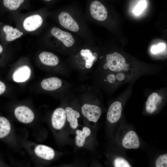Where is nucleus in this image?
Here are the masks:
<instances>
[{
    "label": "nucleus",
    "mask_w": 167,
    "mask_h": 167,
    "mask_svg": "<svg viewBox=\"0 0 167 167\" xmlns=\"http://www.w3.org/2000/svg\"><path fill=\"white\" fill-rule=\"evenodd\" d=\"M11 130V125L9 121L6 117L0 116V139L7 137Z\"/></svg>",
    "instance_id": "a211bd4d"
},
{
    "label": "nucleus",
    "mask_w": 167,
    "mask_h": 167,
    "mask_svg": "<svg viewBox=\"0 0 167 167\" xmlns=\"http://www.w3.org/2000/svg\"><path fill=\"white\" fill-rule=\"evenodd\" d=\"M65 110L66 119L70 123L71 127L72 129H75L78 125L77 118L80 117L79 113L70 107H66Z\"/></svg>",
    "instance_id": "f3484780"
},
{
    "label": "nucleus",
    "mask_w": 167,
    "mask_h": 167,
    "mask_svg": "<svg viewBox=\"0 0 167 167\" xmlns=\"http://www.w3.org/2000/svg\"><path fill=\"white\" fill-rule=\"evenodd\" d=\"M58 18L60 24L65 28L74 32L79 30V28L78 24L67 12L61 13Z\"/></svg>",
    "instance_id": "39448f33"
},
{
    "label": "nucleus",
    "mask_w": 167,
    "mask_h": 167,
    "mask_svg": "<svg viewBox=\"0 0 167 167\" xmlns=\"http://www.w3.org/2000/svg\"><path fill=\"white\" fill-rule=\"evenodd\" d=\"M62 84L59 79L53 77L45 79L41 82V86L44 89L49 91L56 90L60 88Z\"/></svg>",
    "instance_id": "ddd939ff"
},
{
    "label": "nucleus",
    "mask_w": 167,
    "mask_h": 167,
    "mask_svg": "<svg viewBox=\"0 0 167 167\" xmlns=\"http://www.w3.org/2000/svg\"><path fill=\"white\" fill-rule=\"evenodd\" d=\"M42 22L41 17L39 15L35 14L26 18L23 22V26L26 31L32 32L40 27Z\"/></svg>",
    "instance_id": "1a4fd4ad"
},
{
    "label": "nucleus",
    "mask_w": 167,
    "mask_h": 167,
    "mask_svg": "<svg viewBox=\"0 0 167 167\" xmlns=\"http://www.w3.org/2000/svg\"><path fill=\"white\" fill-rule=\"evenodd\" d=\"M34 152L38 157L47 160H50L54 157L55 152L51 148L47 146L39 144L36 146Z\"/></svg>",
    "instance_id": "9b49d317"
},
{
    "label": "nucleus",
    "mask_w": 167,
    "mask_h": 167,
    "mask_svg": "<svg viewBox=\"0 0 167 167\" xmlns=\"http://www.w3.org/2000/svg\"><path fill=\"white\" fill-rule=\"evenodd\" d=\"M90 12L92 17L95 19L102 21L107 16V11L105 6L100 2L94 1L90 6Z\"/></svg>",
    "instance_id": "20e7f679"
},
{
    "label": "nucleus",
    "mask_w": 167,
    "mask_h": 167,
    "mask_svg": "<svg viewBox=\"0 0 167 167\" xmlns=\"http://www.w3.org/2000/svg\"><path fill=\"white\" fill-rule=\"evenodd\" d=\"M106 60V63L104 66L105 69L108 68L110 71L116 72L128 70L129 65L126 63L125 59L118 53L107 54Z\"/></svg>",
    "instance_id": "f257e3e1"
},
{
    "label": "nucleus",
    "mask_w": 167,
    "mask_h": 167,
    "mask_svg": "<svg viewBox=\"0 0 167 167\" xmlns=\"http://www.w3.org/2000/svg\"><path fill=\"white\" fill-rule=\"evenodd\" d=\"M65 109L61 108L56 109L51 117V123L53 127L57 130L61 129L65 124L66 120Z\"/></svg>",
    "instance_id": "0eeeda50"
},
{
    "label": "nucleus",
    "mask_w": 167,
    "mask_h": 167,
    "mask_svg": "<svg viewBox=\"0 0 167 167\" xmlns=\"http://www.w3.org/2000/svg\"><path fill=\"white\" fill-rule=\"evenodd\" d=\"M3 51V48L2 46L0 45V54Z\"/></svg>",
    "instance_id": "c85d7f7f"
},
{
    "label": "nucleus",
    "mask_w": 167,
    "mask_h": 167,
    "mask_svg": "<svg viewBox=\"0 0 167 167\" xmlns=\"http://www.w3.org/2000/svg\"><path fill=\"white\" fill-rule=\"evenodd\" d=\"M122 105L121 103L116 101L112 103L108 110L107 118L111 123H115L120 119L122 114Z\"/></svg>",
    "instance_id": "6e6552de"
},
{
    "label": "nucleus",
    "mask_w": 167,
    "mask_h": 167,
    "mask_svg": "<svg viewBox=\"0 0 167 167\" xmlns=\"http://www.w3.org/2000/svg\"><path fill=\"white\" fill-rule=\"evenodd\" d=\"M165 47V45L164 44L160 43L156 45L153 46L151 48V51L153 54H157L163 51Z\"/></svg>",
    "instance_id": "393cba45"
},
{
    "label": "nucleus",
    "mask_w": 167,
    "mask_h": 167,
    "mask_svg": "<svg viewBox=\"0 0 167 167\" xmlns=\"http://www.w3.org/2000/svg\"><path fill=\"white\" fill-rule=\"evenodd\" d=\"M24 0H3L4 6L10 10H15L24 2Z\"/></svg>",
    "instance_id": "412c9836"
},
{
    "label": "nucleus",
    "mask_w": 167,
    "mask_h": 167,
    "mask_svg": "<svg viewBox=\"0 0 167 167\" xmlns=\"http://www.w3.org/2000/svg\"><path fill=\"white\" fill-rule=\"evenodd\" d=\"M117 79L119 81L123 80L125 78L124 75L121 73L117 74L116 76Z\"/></svg>",
    "instance_id": "cd10ccee"
},
{
    "label": "nucleus",
    "mask_w": 167,
    "mask_h": 167,
    "mask_svg": "<svg viewBox=\"0 0 167 167\" xmlns=\"http://www.w3.org/2000/svg\"><path fill=\"white\" fill-rule=\"evenodd\" d=\"M115 167H131L130 163L125 158L121 156H118L113 161Z\"/></svg>",
    "instance_id": "4be33fe9"
},
{
    "label": "nucleus",
    "mask_w": 167,
    "mask_h": 167,
    "mask_svg": "<svg viewBox=\"0 0 167 167\" xmlns=\"http://www.w3.org/2000/svg\"><path fill=\"white\" fill-rule=\"evenodd\" d=\"M156 167H167V154L160 156L156 161Z\"/></svg>",
    "instance_id": "5701e85b"
},
{
    "label": "nucleus",
    "mask_w": 167,
    "mask_h": 167,
    "mask_svg": "<svg viewBox=\"0 0 167 167\" xmlns=\"http://www.w3.org/2000/svg\"><path fill=\"white\" fill-rule=\"evenodd\" d=\"M122 146L126 149H137L140 143L138 135L134 131H128L124 136L122 141Z\"/></svg>",
    "instance_id": "9d476101"
},
{
    "label": "nucleus",
    "mask_w": 167,
    "mask_h": 167,
    "mask_svg": "<svg viewBox=\"0 0 167 167\" xmlns=\"http://www.w3.org/2000/svg\"><path fill=\"white\" fill-rule=\"evenodd\" d=\"M14 113L16 119L20 122L25 124L31 122L34 118L33 111L28 107L24 106L17 107Z\"/></svg>",
    "instance_id": "7ed1b4c3"
},
{
    "label": "nucleus",
    "mask_w": 167,
    "mask_h": 167,
    "mask_svg": "<svg viewBox=\"0 0 167 167\" xmlns=\"http://www.w3.org/2000/svg\"><path fill=\"white\" fill-rule=\"evenodd\" d=\"M6 87L4 84L0 81V95L5 92Z\"/></svg>",
    "instance_id": "bb28decb"
},
{
    "label": "nucleus",
    "mask_w": 167,
    "mask_h": 167,
    "mask_svg": "<svg viewBox=\"0 0 167 167\" xmlns=\"http://www.w3.org/2000/svg\"><path fill=\"white\" fill-rule=\"evenodd\" d=\"M116 79V76L113 74H109L107 77L108 82L110 83L114 82Z\"/></svg>",
    "instance_id": "a878e982"
},
{
    "label": "nucleus",
    "mask_w": 167,
    "mask_h": 167,
    "mask_svg": "<svg viewBox=\"0 0 167 167\" xmlns=\"http://www.w3.org/2000/svg\"><path fill=\"white\" fill-rule=\"evenodd\" d=\"M162 98L156 92L153 93L148 97L146 103V110L149 113L154 112L156 110L157 105L160 103Z\"/></svg>",
    "instance_id": "4468645a"
},
{
    "label": "nucleus",
    "mask_w": 167,
    "mask_h": 167,
    "mask_svg": "<svg viewBox=\"0 0 167 167\" xmlns=\"http://www.w3.org/2000/svg\"><path fill=\"white\" fill-rule=\"evenodd\" d=\"M3 30L6 34V39L8 41H14L21 37L23 34L17 29L14 28L9 25L4 26Z\"/></svg>",
    "instance_id": "6ab92c4d"
},
{
    "label": "nucleus",
    "mask_w": 167,
    "mask_h": 167,
    "mask_svg": "<svg viewBox=\"0 0 167 167\" xmlns=\"http://www.w3.org/2000/svg\"><path fill=\"white\" fill-rule=\"evenodd\" d=\"M146 2L145 0L140 1L133 11L134 13L137 15L141 14L146 7Z\"/></svg>",
    "instance_id": "b1692460"
},
{
    "label": "nucleus",
    "mask_w": 167,
    "mask_h": 167,
    "mask_svg": "<svg viewBox=\"0 0 167 167\" xmlns=\"http://www.w3.org/2000/svg\"><path fill=\"white\" fill-rule=\"evenodd\" d=\"M46 0V1H50L51 0Z\"/></svg>",
    "instance_id": "c756f323"
},
{
    "label": "nucleus",
    "mask_w": 167,
    "mask_h": 167,
    "mask_svg": "<svg viewBox=\"0 0 167 167\" xmlns=\"http://www.w3.org/2000/svg\"><path fill=\"white\" fill-rule=\"evenodd\" d=\"M80 54L85 61V67L87 69L91 68L94 62L97 60V54H93L91 51L88 49H83L80 51Z\"/></svg>",
    "instance_id": "dca6fc26"
},
{
    "label": "nucleus",
    "mask_w": 167,
    "mask_h": 167,
    "mask_svg": "<svg viewBox=\"0 0 167 167\" xmlns=\"http://www.w3.org/2000/svg\"><path fill=\"white\" fill-rule=\"evenodd\" d=\"M39 58L43 64L47 66H55L59 62V59L57 56L49 52H42L40 54Z\"/></svg>",
    "instance_id": "2eb2a0df"
},
{
    "label": "nucleus",
    "mask_w": 167,
    "mask_h": 167,
    "mask_svg": "<svg viewBox=\"0 0 167 167\" xmlns=\"http://www.w3.org/2000/svg\"><path fill=\"white\" fill-rule=\"evenodd\" d=\"M91 133L90 129L86 127H84L82 131L77 130L75 137V143L79 147H82L84 144L86 138L89 136Z\"/></svg>",
    "instance_id": "aec40b11"
},
{
    "label": "nucleus",
    "mask_w": 167,
    "mask_h": 167,
    "mask_svg": "<svg viewBox=\"0 0 167 167\" xmlns=\"http://www.w3.org/2000/svg\"><path fill=\"white\" fill-rule=\"evenodd\" d=\"M31 71L27 66H24L17 68L14 72L13 79L16 82H23L27 80L30 76Z\"/></svg>",
    "instance_id": "f8f14e48"
},
{
    "label": "nucleus",
    "mask_w": 167,
    "mask_h": 167,
    "mask_svg": "<svg viewBox=\"0 0 167 167\" xmlns=\"http://www.w3.org/2000/svg\"><path fill=\"white\" fill-rule=\"evenodd\" d=\"M83 115L89 121L96 122L101 114V108L98 106L89 104H84L81 107Z\"/></svg>",
    "instance_id": "f03ea898"
},
{
    "label": "nucleus",
    "mask_w": 167,
    "mask_h": 167,
    "mask_svg": "<svg viewBox=\"0 0 167 167\" xmlns=\"http://www.w3.org/2000/svg\"><path fill=\"white\" fill-rule=\"evenodd\" d=\"M51 32L53 36L62 42L64 45L67 47H71L75 42L74 39L71 33L58 28H53Z\"/></svg>",
    "instance_id": "423d86ee"
}]
</instances>
